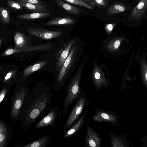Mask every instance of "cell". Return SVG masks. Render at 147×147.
<instances>
[{
    "label": "cell",
    "instance_id": "cell-1",
    "mask_svg": "<svg viewBox=\"0 0 147 147\" xmlns=\"http://www.w3.org/2000/svg\"><path fill=\"white\" fill-rule=\"evenodd\" d=\"M49 88H35L29 93L21 110L20 130L28 129L45 111L52 106L54 95Z\"/></svg>",
    "mask_w": 147,
    "mask_h": 147
},
{
    "label": "cell",
    "instance_id": "cell-2",
    "mask_svg": "<svg viewBox=\"0 0 147 147\" xmlns=\"http://www.w3.org/2000/svg\"><path fill=\"white\" fill-rule=\"evenodd\" d=\"M29 93L28 88L25 86H20L14 90L10 99V118L11 121H20V112Z\"/></svg>",
    "mask_w": 147,
    "mask_h": 147
},
{
    "label": "cell",
    "instance_id": "cell-3",
    "mask_svg": "<svg viewBox=\"0 0 147 147\" xmlns=\"http://www.w3.org/2000/svg\"><path fill=\"white\" fill-rule=\"evenodd\" d=\"M73 108L62 129L61 131L66 130L71 127L87 106L90 104L89 99L84 91H82L74 102Z\"/></svg>",
    "mask_w": 147,
    "mask_h": 147
},
{
    "label": "cell",
    "instance_id": "cell-4",
    "mask_svg": "<svg viewBox=\"0 0 147 147\" xmlns=\"http://www.w3.org/2000/svg\"><path fill=\"white\" fill-rule=\"evenodd\" d=\"M80 75V74L78 73L66 88V91L67 94L63 104L62 113L63 117L65 116L69 107L82 92L79 86Z\"/></svg>",
    "mask_w": 147,
    "mask_h": 147
},
{
    "label": "cell",
    "instance_id": "cell-5",
    "mask_svg": "<svg viewBox=\"0 0 147 147\" xmlns=\"http://www.w3.org/2000/svg\"><path fill=\"white\" fill-rule=\"evenodd\" d=\"M61 115L60 107L57 105L52 106L45 116L34 126V128L38 129L49 125L54 129L60 123Z\"/></svg>",
    "mask_w": 147,
    "mask_h": 147
},
{
    "label": "cell",
    "instance_id": "cell-6",
    "mask_svg": "<svg viewBox=\"0 0 147 147\" xmlns=\"http://www.w3.org/2000/svg\"><path fill=\"white\" fill-rule=\"evenodd\" d=\"M94 114L89 119L97 123H108L114 125L116 124L118 117L116 113L110 111L104 110L93 106Z\"/></svg>",
    "mask_w": 147,
    "mask_h": 147
},
{
    "label": "cell",
    "instance_id": "cell-7",
    "mask_svg": "<svg viewBox=\"0 0 147 147\" xmlns=\"http://www.w3.org/2000/svg\"><path fill=\"white\" fill-rule=\"evenodd\" d=\"M86 134L84 137L86 147H100L102 141L99 134L90 126H87Z\"/></svg>",
    "mask_w": 147,
    "mask_h": 147
},
{
    "label": "cell",
    "instance_id": "cell-8",
    "mask_svg": "<svg viewBox=\"0 0 147 147\" xmlns=\"http://www.w3.org/2000/svg\"><path fill=\"white\" fill-rule=\"evenodd\" d=\"M27 32L30 34L47 40L54 38L60 36L63 33L61 31H51L40 28H30Z\"/></svg>",
    "mask_w": 147,
    "mask_h": 147
},
{
    "label": "cell",
    "instance_id": "cell-9",
    "mask_svg": "<svg viewBox=\"0 0 147 147\" xmlns=\"http://www.w3.org/2000/svg\"><path fill=\"white\" fill-rule=\"evenodd\" d=\"M13 132V129L8 123L0 118V147L7 146Z\"/></svg>",
    "mask_w": 147,
    "mask_h": 147
},
{
    "label": "cell",
    "instance_id": "cell-10",
    "mask_svg": "<svg viewBox=\"0 0 147 147\" xmlns=\"http://www.w3.org/2000/svg\"><path fill=\"white\" fill-rule=\"evenodd\" d=\"M93 82L96 89L98 91L103 88L106 89L108 83L101 69L97 65L94 66L93 75Z\"/></svg>",
    "mask_w": 147,
    "mask_h": 147
},
{
    "label": "cell",
    "instance_id": "cell-11",
    "mask_svg": "<svg viewBox=\"0 0 147 147\" xmlns=\"http://www.w3.org/2000/svg\"><path fill=\"white\" fill-rule=\"evenodd\" d=\"M88 111V110L85 109L76 123L66 130L63 136L64 138L67 139L72 137L80 131L84 125Z\"/></svg>",
    "mask_w": 147,
    "mask_h": 147
},
{
    "label": "cell",
    "instance_id": "cell-12",
    "mask_svg": "<svg viewBox=\"0 0 147 147\" xmlns=\"http://www.w3.org/2000/svg\"><path fill=\"white\" fill-rule=\"evenodd\" d=\"M147 8V0H140L138 3L133 9L129 20H138L141 19Z\"/></svg>",
    "mask_w": 147,
    "mask_h": 147
},
{
    "label": "cell",
    "instance_id": "cell-13",
    "mask_svg": "<svg viewBox=\"0 0 147 147\" xmlns=\"http://www.w3.org/2000/svg\"><path fill=\"white\" fill-rule=\"evenodd\" d=\"M74 47L71 51L67 57L64 62L59 74L57 79V81L59 86V90H60L63 83V78L67 71L69 65L71 61V58L75 50Z\"/></svg>",
    "mask_w": 147,
    "mask_h": 147
},
{
    "label": "cell",
    "instance_id": "cell-14",
    "mask_svg": "<svg viewBox=\"0 0 147 147\" xmlns=\"http://www.w3.org/2000/svg\"><path fill=\"white\" fill-rule=\"evenodd\" d=\"M51 136L47 135L32 142L21 146V147H45L49 142Z\"/></svg>",
    "mask_w": 147,
    "mask_h": 147
},
{
    "label": "cell",
    "instance_id": "cell-15",
    "mask_svg": "<svg viewBox=\"0 0 147 147\" xmlns=\"http://www.w3.org/2000/svg\"><path fill=\"white\" fill-rule=\"evenodd\" d=\"M75 23V20L71 18L58 17L48 21L45 25L47 26L71 25Z\"/></svg>",
    "mask_w": 147,
    "mask_h": 147
},
{
    "label": "cell",
    "instance_id": "cell-16",
    "mask_svg": "<svg viewBox=\"0 0 147 147\" xmlns=\"http://www.w3.org/2000/svg\"><path fill=\"white\" fill-rule=\"evenodd\" d=\"M57 5L67 12L74 15L80 14L82 11L78 8L62 0H55Z\"/></svg>",
    "mask_w": 147,
    "mask_h": 147
},
{
    "label": "cell",
    "instance_id": "cell-17",
    "mask_svg": "<svg viewBox=\"0 0 147 147\" xmlns=\"http://www.w3.org/2000/svg\"><path fill=\"white\" fill-rule=\"evenodd\" d=\"M17 2L23 7L34 13L51 12L50 10L46 7L18 1Z\"/></svg>",
    "mask_w": 147,
    "mask_h": 147
},
{
    "label": "cell",
    "instance_id": "cell-18",
    "mask_svg": "<svg viewBox=\"0 0 147 147\" xmlns=\"http://www.w3.org/2000/svg\"><path fill=\"white\" fill-rule=\"evenodd\" d=\"M51 12H35L20 14L17 15L16 17L19 18L27 20H35L48 17L51 15Z\"/></svg>",
    "mask_w": 147,
    "mask_h": 147
},
{
    "label": "cell",
    "instance_id": "cell-19",
    "mask_svg": "<svg viewBox=\"0 0 147 147\" xmlns=\"http://www.w3.org/2000/svg\"><path fill=\"white\" fill-rule=\"evenodd\" d=\"M127 8V6L123 3H115L110 6L107 11V13L109 15L120 13L125 11Z\"/></svg>",
    "mask_w": 147,
    "mask_h": 147
},
{
    "label": "cell",
    "instance_id": "cell-20",
    "mask_svg": "<svg viewBox=\"0 0 147 147\" xmlns=\"http://www.w3.org/2000/svg\"><path fill=\"white\" fill-rule=\"evenodd\" d=\"M72 41L70 42L65 49L61 53L56 63V66L58 70L61 69L63 65L68 57L69 52L74 43Z\"/></svg>",
    "mask_w": 147,
    "mask_h": 147
},
{
    "label": "cell",
    "instance_id": "cell-21",
    "mask_svg": "<svg viewBox=\"0 0 147 147\" xmlns=\"http://www.w3.org/2000/svg\"><path fill=\"white\" fill-rule=\"evenodd\" d=\"M47 63V61H42L33 65L26 68L23 71V77H26L41 68Z\"/></svg>",
    "mask_w": 147,
    "mask_h": 147
},
{
    "label": "cell",
    "instance_id": "cell-22",
    "mask_svg": "<svg viewBox=\"0 0 147 147\" xmlns=\"http://www.w3.org/2000/svg\"><path fill=\"white\" fill-rule=\"evenodd\" d=\"M14 41L15 43V47L21 49L24 47L27 41L25 36L19 32H16L14 36Z\"/></svg>",
    "mask_w": 147,
    "mask_h": 147
},
{
    "label": "cell",
    "instance_id": "cell-23",
    "mask_svg": "<svg viewBox=\"0 0 147 147\" xmlns=\"http://www.w3.org/2000/svg\"><path fill=\"white\" fill-rule=\"evenodd\" d=\"M51 47L50 43L45 44L36 46L25 47L21 49L22 52H27L34 51L48 50Z\"/></svg>",
    "mask_w": 147,
    "mask_h": 147
},
{
    "label": "cell",
    "instance_id": "cell-24",
    "mask_svg": "<svg viewBox=\"0 0 147 147\" xmlns=\"http://www.w3.org/2000/svg\"><path fill=\"white\" fill-rule=\"evenodd\" d=\"M0 17L1 22L4 24H7L10 21L9 12L7 9L4 7H0Z\"/></svg>",
    "mask_w": 147,
    "mask_h": 147
},
{
    "label": "cell",
    "instance_id": "cell-25",
    "mask_svg": "<svg viewBox=\"0 0 147 147\" xmlns=\"http://www.w3.org/2000/svg\"><path fill=\"white\" fill-rule=\"evenodd\" d=\"M74 5L91 9L94 6L90 4L87 0H64Z\"/></svg>",
    "mask_w": 147,
    "mask_h": 147
},
{
    "label": "cell",
    "instance_id": "cell-26",
    "mask_svg": "<svg viewBox=\"0 0 147 147\" xmlns=\"http://www.w3.org/2000/svg\"><path fill=\"white\" fill-rule=\"evenodd\" d=\"M89 3L94 6L104 8L108 5L109 0H87Z\"/></svg>",
    "mask_w": 147,
    "mask_h": 147
},
{
    "label": "cell",
    "instance_id": "cell-27",
    "mask_svg": "<svg viewBox=\"0 0 147 147\" xmlns=\"http://www.w3.org/2000/svg\"><path fill=\"white\" fill-rule=\"evenodd\" d=\"M10 91L9 87L3 88L0 91V107H1L6 99Z\"/></svg>",
    "mask_w": 147,
    "mask_h": 147
},
{
    "label": "cell",
    "instance_id": "cell-28",
    "mask_svg": "<svg viewBox=\"0 0 147 147\" xmlns=\"http://www.w3.org/2000/svg\"><path fill=\"white\" fill-rule=\"evenodd\" d=\"M17 1L28 3L38 6L48 7L49 6L41 0H17Z\"/></svg>",
    "mask_w": 147,
    "mask_h": 147
},
{
    "label": "cell",
    "instance_id": "cell-29",
    "mask_svg": "<svg viewBox=\"0 0 147 147\" xmlns=\"http://www.w3.org/2000/svg\"><path fill=\"white\" fill-rule=\"evenodd\" d=\"M21 52H22L21 49H10L7 50L2 53L1 56V57H4Z\"/></svg>",
    "mask_w": 147,
    "mask_h": 147
},
{
    "label": "cell",
    "instance_id": "cell-30",
    "mask_svg": "<svg viewBox=\"0 0 147 147\" xmlns=\"http://www.w3.org/2000/svg\"><path fill=\"white\" fill-rule=\"evenodd\" d=\"M7 3L9 6L16 10H20L23 9V7L18 2L12 0H8Z\"/></svg>",
    "mask_w": 147,
    "mask_h": 147
},
{
    "label": "cell",
    "instance_id": "cell-31",
    "mask_svg": "<svg viewBox=\"0 0 147 147\" xmlns=\"http://www.w3.org/2000/svg\"><path fill=\"white\" fill-rule=\"evenodd\" d=\"M15 73L16 71L12 70L6 74L3 81V82L5 83V84H9L10 80L12 77L14 76V75L15 74Z\"/></svg>",
    "mask_w": 147,
    "mask_h": 147
},
{
    "label": "cell",
    "instance_id": "cell-32",
    "mask_svg": "<svg viewBox=\"0 0 147 147\" xmlns=\"http://www.w3.org/2000/svg\"><path fill=\"white\" fill-rule=\"evenodd\" d=\"M115 26V24L113 23L106 24L105 26V29L108 33H110L113 30Z\"/></svg>",
    "mask_w": 147,
    "mask_h": 147
},
{
    "label": "cell",
    "instance_id": "cell-33",
    "mask_svg": "<svg viewBox=\"0 0 147 147\" xmlns=\"http://www.w3.org/2000/svg\"><path fill=\"white\" fill-rule=\"evenodd\" d=\"M120 41L119 40H117L115 41L114 44L112 43V44L110 43L108 45H111V47L109 48L110 49H111L113 47L115 49H117L119 47L120 45Z\"/></svg>",
    "mask_w": 147,
    "mask_h": 147
},
{
    "label": "cell",
    "instance_id": "cell-34",
    "mask_svg": "<svg viewBox=\"0 0 147 147\" xmlns=\"http://www.w3.org/2000/svg\"><path fill=\"white\" fill-rule=\"evenodd\" d=\"M21 143L20 142H18L15 146V147H21Z\"/></svg>",
    "mask_w": 147,
    "mask_h": 147
},
{
    "label": "cell",
    "instance_id": "cell-35",
    "mask_svg": "<svg viewBox=\"0 0 147 147\" xmlns=\"http://www.w3.org/2000/svg\"><path fill=\"white\" fill-rule=\"evenodd\" d=\"M145 78L146 81V82H147V72L145 74Z\"/></svg>",
    "mask_w": 147,
    "mask_h": 147
},
{
    "label": "cell",
    "instance_id": "cell-36",
    "mask_svg": "<svg viewBox=\"0 0 147 147\" xmlns=\"http://www.w3.org/2000/svg\"><path fill=\"white\" fill-rule=\"evenodd\" d=\"M2 42V39L1 38L0 39V47H1V43Z\"/></svg>",
    "mask_w": 147,
    "mask_h": 147
},
{
    "label": "cell",
    "instance_id": "cell-37",
    "mask_svg": "<svg viewBox=\"0 0 147 147\" xmlns=\"http://www.w3.org/2000/svg\"><path fill=\"white\" fill-rule=\"evenodd\" d=\"M1 67H0V71H1Z\"/></svg>",
    "mask_w": 147,
    "mask_h": 147
}]
</instances>
